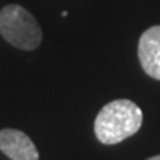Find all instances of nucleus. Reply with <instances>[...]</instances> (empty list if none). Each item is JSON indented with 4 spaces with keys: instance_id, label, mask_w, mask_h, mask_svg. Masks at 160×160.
<instances>
[{
    "instance_id": "obj_1",
    "label": "nucleus",
    "mask_w": 160,
    "mask_h": 160,
    "mask_svg": "<svg viewBox=\"0 0 160 160\" xmlns=\"http://www.w3.org/2000/svg\"><path fill=\"white\" fill-rule=\"evenodd\" d=\"M142 126V110L131 99H116L99 110L95 119V135L105 145L122 142Z\"/></svg>"
},
{
    "instance_id": "obj_2",
    "label": "nucleus",
    "mask_w": 160,
    "mask_h": 160,
    "mask_svg": "<svg viewBox=\"0 0 160 160\" xmlns=\"http://www.w3.org/2000/svg\"><path fill=\"white\" fill-rule=\"evenodd\" d=\"M0 34L22 51H34L42 43V28L36 18L19 5H8L0 11Z\"/></svg>"
},
{
    "instance_id": "obj_3",
    "label": "nucleus",
    "mask_w": 160,
    "mask_h": 160,
    "mask_svg": "<svg viewBox=\"0 0 160 160\" xmlns=\"http://www.w3.org/2000/svg\"><path fill=\"white\" fill-rule=\"evenodd\" d=\"M138 58L142 70L156 80H160V25L145 30L138 42Z\"/></svg>"
},
{
    "instance_id": "obj_4",
    "label": "nucleus",
    "mask_w": 160,
    "mask_h": 160,
    "mask_svg": "<svg viewBox=\"0 0 160 160\" xmlns=\"http://www.w3.org/2000/svg\"><path fill=\"white\" fill-rule=\"evenodd\" d=\"M0 150L11 160H39V151L34 142L22 131L2 129Z\"/></svg>"
},
{
    "instance_id": "obj_5",
    "label": "nucleus",
    "mask_w": 160,
    "mask_h": 160,
    "mask_svg": "<svg viewBox=\"0 0 160 160\" xmlns=\"http://www.w3.org/2000/svg\"><path fill=\"white\" fill-rule=\"evenodd\" d=\"M147 160H160V154L159 156H153V157H150V159H147Z\"/></svg>"
}]
</instances>
